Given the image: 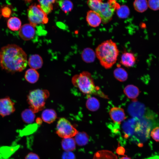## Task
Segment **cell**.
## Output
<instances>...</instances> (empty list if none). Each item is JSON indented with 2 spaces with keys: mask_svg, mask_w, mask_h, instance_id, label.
Here are the masks:
<instances>
[{
  "mask_svg": "<svg viewBox=\"0 0 159 159\" xmlns=\"http://www.w3.org/2000/svg\"><path fill=\"white\" fill-rule=\"evenodd\" d=\"M72 82L84 94H99L106 97L105 95L100 92L99 87L95 86L91 75L88 72L84 71L74 75L72 78Z\"/></svg>",
  "mask_w": 159,
  "mask_h": 159,
  "instance_id": "3",
  "label": "cell"
},
{
  "mask_svg": "<svg viewBox=\"0 0 159 159\" xmlns=\"http://www.w3.org/2000/svg\"><path fill=\"white\" fill-rule=\"evenodd\" d=\"M58 3L62 10L65 13L71 11L73 8V4L70 0H59Z\"/></svg>",
  "mask_w": 159,
  "mask_h": 159,
  "instance_id": "29",
  "label": "cell"
},
{
  "mask_svg": "<svg viewBox=\"0 0 159 159\" xmlns=\"http://www.w3.org/2000/svg\"><path fill=\"white\" fill-rule=\"evenodd\" d=\"M28 63L29 67L35 69L41 68L43 65V62L42 58L37 54H33L29 58Z\"/></svg>",
  "mask_w": 159,
  "mask_h": 159,
  "instance_id": "15",
  "label": "cell"
},
{
  "mask_svg": "<svg viewBox=\"0 0 159 159\" xmlns=\"http://www.w3.org/2000/svg\"><path fill=\"white\" fill-rule=\"evenodd\" d=\"M119 159H131L130 158L127 156L122 157Z\"/></svg>",
  "mask_w": 159,
  "mask_h": 159,
  "instance_id": "38",
  "label": "cell"
},
{
  "mask_svg": "<svg viewBox=\"0 0 159 159\" xmlns=\"http://www.w3.org/2000/svg\"><path fill=\"white\" fill-rule=\"evenodd\" d=\"M42 10L47 14L50 13L53 9L55 0H38Z\"/></svg>",
  "mask_w": 159,
  "mask_h": 159,
  "instance_id": "24",
  "label": "cell"
},
{
  "mask_svg": "<svg viewBox=\"0 0 159 159\" xmlns=\"http://www.w3.org/2000/svg\"><path fill=\"white\" fill-rule=\"evenodd\" d=\"M12 13V10L9 6H5L0 8V16L4 18L9 17Z\"/></svg>",
  "mask_w": 159,
  "mask_h": 159,
  "instance_id": "32",
  "label": "cell"
},
{
  "mask_svg": "<svg viewBox=\"0 0 159 159\" xmlns=\"http://www.w3.org/2000/svg\"><path fill=\"white\" fill-rule=\"evenodd\" d=\"M124 92L128 98L134 100L136 98L140 93L138 88L132 85L126 86L124 89Z\"/></svg>",
  "mask_w": 159,
  "mask_h": 159,
  "instance_id": "18",
  "label": "cell"
},
{
  "mask_svg": "<svg viewBox=\"0 0 159 159\" xmlns=\"http://www.w3.org/2000/svg\"><path fill=\"white\" fill-rule=\"evenodd\" d=\"M86 105L88 110L92 111H95L99 109L100 104L97 98L94 97H90L87 99Z\"/></svg>",
  "mask_w": 159,
  "mask_h": 159,
  "instance_id": "25",
  "label": "cell"
},
{
  "mask_svg": "<svg viewBox=\"0 0 159 159\" xmlns=\"http://www.w3.org/2000/svg\"><path fill=\"white\" fill-rule=\"evenodd\" d=\"M95 52L90 48L84 49L82 52L81 56L83 60L86 62H93L95 58Z\"/></svg>",
  "mask_w": 159,
  "mask_h": 159,
  "instance_id": "21",
  "label": "cell"
},
{
  "mask_svg": "<svg viewBox=\"0 0 159 159\" xmlns=\"http://www.w3.org/2000/svg\"><path fill=\"white\" fill-rule=\"evenodd\" d=\"M62 159H75L74 154L71 151H65L62 156Z\"/></svg>",
  "mask_w": 159,
  "mask_h": 159,
  "instance_id": "35",
  "label": "cell"
},
{
  "mask_svg": "<svg viewBox=\"0 0 159 159\" xmlns=\"http://www.w3.org/2000/svg\"><path fill=\"white\" fill-rule=\"evenodd\" d=\"M25 159H40L37 154L32 152L29 153L25 157Z\"/></svg>",
  "mask_w": 159,
  "mask_h": 159,
  "instance_id": "37",
  "label": "cell"
},
{
  "mask_svg": "<svg viewBox=\"0 0 159 159\" xmlns=\"http://www.w3.org/2000/svg\"><path fill=\"white\" fill-rule=\"evenodd\" d=\"M24 0V1L26 2H29L31 1L32 0Z\"/></svg>",
  "mask_w": 159,
  "mask_h": 159,
  "instance_id": "39",
  "label": "cell"
},
{
  "mask_svg": "<svg viewBox=\"0 0 159 159\" xmlns=\"http://www.w3.org/2000/svg\"><path fill=\"white\" fill-rule=\"evenodd\" d=\"M150 136L156 142H159V127L154 128L151 131Z\"/></svg>",
  "mask_w": 159,
  "mask_h": 159,
  "instance_id": "34",
  "label": "cell"
},
{
  "mask_svg": "<svg viewBox=\"0 0 159 159\" xmlns=\"http://www.w3.org/2000/svg\"><path fill=\"white\" fill-rule=\"evenodd\" d=\"M136 61V57L132 53L125 52L121 55V63L125 67H132L135 64Z\"/></svg>",
  "mask_w": 159,
  "mask_h": 159,
  "instance_id": "13",
  "label": "cell"
},
{
  "mask_svg": "<svg viewBox=\"0 0 159 159\" xmlns=\"http://www.w3.org/2000/svg\"><path fill=\"white\" fill-rule=\"evenodd\" d=\"M116 153L119 155H125V149L123 147L120 146L119 143L118 146L116 149Z\"/></svg>",
  "mask_w": 159,
  "mask_h": 159,
  "instance_id": "36",
  "label": "cell"
},
{
  "mask_svg": "<svg viewBox=\"0 0 159 159\" xmlns=\"http://www.w3.org/2000/svg\"><path fill=\"white\" fill-rule=\"evenodd\" d=\"M49 95V92L47 90L37 89L31 91L27 97L29 109L34 113L42 110Z\"/></svg>",
  "mask_w": 159,
  "mask_h": 159,
  "instance_id": "4",
  "label": "cell"
},
{
  "mask_svg": "<svg viewBox=\"0 0 159 159\" xmlns=\"http://www.w3.org/2000/svg\"><path fill=\"white\" fill-rule=\"evenodd\" d=\"M142 105L139 103L135 102L131 103L128 108L129 114L134 117H139L142 115L143 109Z\"/></svg>",
  "mask_w": 159,
  "mask_h": 159,
  "instance_id": "14",
  "label": "cell"
},
{
  "mask_svg": "<svg viewBox=\"0 0 159 159\" xmlns=\"http://www.w3.org/2000/svg\"><path fill=\"white\" fill-rule=\"evenodd\" d=\"M39 74L36 70L32 68L28 69L24 75L25 80L29 82L34 84L38 80Z\"/></svg>",
  "mask_w": 159,
  "mask_h": 159,
  "instance_id": "20",
  "label": "cell"
},
{
  "mask_svg": "<svg viewBox=\"0 0 159 159\" xmlns=\"http://www.w3.org/2000/svg\"><path fill=\"white\" fill-rule=\"evenodd\" d=\"M113 74L115 78L120 82L125 81L128 77L127 72L121 67H118L115 69L114 71Z\"/></svg>",
  "mask_w": 159,
  "mask_h": 159,
  "instance_id": "27",
  "label": "cell"
},
{
  "mask_svg": "<svg viewBox=\"0 0 159 159\" xmlns=\"http://www.w3.org/2000/svg\"><path fill=\"white\" fill-rule=\"evenodd\" d=\"M148 7L153 11L159 10V0H148Z\"/></svg>",
  "mask_w": 159,
  "mask_h": 159,
  "instance_id": "33",
  "label": "cell"
},
{
  "mask_svg": "<svg viewBox=\"0 0 159 159\" xmlns=\"http://www.w3.org/2000/svg\"><path fill=\"white\" fill-rule=\"evenodd\" d=\"M120 5L115 0H108L107 2H102L97 13L100 16L102 22L107 24L112 19L114 11Z\"/></svg>",
  "mask_w": 159,
  "mask_h": 159,
  "instance_id": "6",
  "label": "cell"
},
{
  "mask_svg": "<svg viewBox=\"0 0 159 159\" xmlns=\"http://www.w3.org/2000/svg\"><path fill=\"white\" fill-rule=\"evenodd\" d=\"M117 15L120 18L124 19L128 17L130 14V10L128 7L125 5L120 6L116 9Z\"/></svg>",
  "mask_w": 159,
  "mask_h": 159,
  "instance_id": "30",
  "label": "cell"
},
{
  "mask_svg": "<svg viewBox=\"0 0 159 159\" xmlns=\"http://www.w3.org/2000/svg\"><path fill=\"white\" fill-rule=\"evenodd\" d=\"M27 14L30 24L35 27L39 24H46L48 21L47 14L39 4H33L29 6Z\"/></svg>",
  "mask_w": 159,
  "mask_h": 159,
  "instance_id": "5",
  "label": "cell"
},
{
  "mask_svg": "<svg viewBox=\"0 0 159 159\" xmlns=\"http://www.w3.org/2000/svg\"><path fill=\"white\" fill-rule=\"evenodd\" d=\"M74 136L76 143L80 146L85 145L88 142L89 136L85 132H78Z\"/></svg>",
  "mask_w": 159,
  "mask_h": 159,
  "instance_id": "23",
  "label": "cell"
},
{
  "mask_svg": "<svg viewBox=\"0 0 159 159\" xmlns=\"http://www.w3.org/2000/svg\"><path fill=\"white\" fill-rule=\"evenodd\" d=\"M86 19L88 24L93 27H98L102 22L101 18L99 14L92 10L87 12Z\"/></svg>",
  "mask_w": 159,
  "mask_h": 159,
  "instance_id": "11",
  "label": "cell"
},
{
  "mask_svg": "<svg viewBox=\"0 0 159 159\" xmlns=\"http://www.w3.org/2000/svg\"><path fill=\"white\" fill-rule=\"evenodd\" d=\"M102 2V0H88L87 4L92 10L97 13Z\"/></svg>",
  "mask_w": 159,
  "mask_h": 159,
  "instance_id": "31",
  "label": "cell"
},
{
  "mask_svg": "<svg viewBox=\"0 0 159 159\" xmlns=\"http://www.w3.org/2000/svg\"><path fill=\"white\" fill-rule=\"evenodd\" d=\"M135 10L140 13L145 11L148 8L147 0H135L133 3Z\"/></svg>",
  "mask_w": 159,
  "mask_h": 159,
  "instance_id": "28",
  "label": "cell"
},
{
  "mask_svg": "<svg viewBox=\"0 0 159 159\" xmlns=\"http://www.w3.org/2000/svg\"><path fill=\"white\" fill-rule=\"evenodd\" d=\"M14 103L9 97L0 99V115L4 117L11 114L15 111Z\"/></svg>",
  "mask_w": 159,
  "mask_h": 159,
  "instance_id": "8",
  "label": "cell"
},
{
  "mask_svg": "<svg viewBox=\"0 0 159 159\" xmlns=\"http://www.w3.org/2000/svg\"><path fill=\"white\" fill-rule=\"evenodd\" d=\"M34 113L30 109H26L21 113L22 119L24 122L27 123H31L34 121L35 115Z\"/></svg>",
  "mask_w": 159,
  "mask_h": 159,
  "instance_id": "26",
  "label": "cell"
},
{
  "mask_svg": "<svg viewBox=\"0 0 159 159\" xmlns=\"http://www.w3.org/2000/svg\"><path fill=\"white\" fill-rule=\"evenodd\" d=\"M93 159H118L117 156L112 151L101 150L95 153Z\"/></svg>",
  "mask_w": 159,
  "mask_h": 159,
  "instance_id": "16",
  "label": "cell"
},
{
  "mask_svg": "<svg viewBox=\"0 0 159 159\" xmlns=\"http://www.w3.org/2000/svg\"><path fill=\"white\" fill-rule=\"evenodd\" d=\"M35 33L34 27L29 24L22 25L19 29V34L22 39L27 41L33 38Z\"/></svg>",
  "mask_w": 159,
  "mask_h": 159,
  "instance_id": "9",
  "label": "cell"
},
{
  "mask_svg": "<svg viewBox=\"0 0 159 159\" xmlns=\"http://www.w3.org/2000/svg\"><path fill=\"white\" fill-rule=\"evenodd\" d=\"M57 117L56 112L52 109H46L44 110L42 114L43 120L49 124L54 122Z\"/></svg>",
  "mask_w": 159,
  "mask_h": 159,
  "instance_id": "17",
  "label": "cell"
},
{
  "mask_svg": "<svg viewBox=\"0 0 159 159\" xmlns=\"http://www.w3.org/2000/svg\"><path fill=\"white\" fill-rule=\"evenodd\" d=\"M27 64V56L19 46L9 44L0 50V66L6 72L14 73L22 71Z\"/></svg>",
  "mask_w": 159,
  "mask_h": 159,
  "instance_id": "1",
  "label": "cell"
},
{
  "mask_svg": "<svg viewBox=\"0 0 159 159\" xmlns=\"http://www.w3.org/2000/svg\"><path fill=\"white\" fill-rule=\"evenodd\" d=\"M76 143L74 139L72 138H63L61 142L62 149L65 151H72L76 148Z\"/></svg>",
  "mask_w": 159,
  "mask_h": 159,
  "instance_id": "19",
  "label": "cell"
},
{
  "mask_svg": "<svg viewBox=\"0 0 159 159\" xmlns=\"http://www.w3.org/2000/svg\"><path fill=\"white\" fill-rule=\"evenodd\" d=\"M136 122L135 119H132L128 120L123 123L122 128L125 138H127L134 134Z\"/></svg>",
  "mask_w": 159,
  "mask_h": 159,
  "instance_id": "12",
  "label": "cell"
},
{
  "mask_svg": "<svg viewBox=\"0 0 159 159\" xmlns=\"http://www.w3.org/2000/svg\"><path fill=\"white\" fill-rule=\"evenodd\" d=\"M109 115L112 120L117 124L120 123L126 118L123 109L117 107L112 108L109 111Z\"/></svg>",
  "mask_w": 159,
  "mask_h": 159,
  "instance_id": "10",
  "label": "cell"
},
{
  "mask_svg": "<svg viewBox=\"0 0 159 159\" xmlns=\"http://www.w3.org/2000/svg\"><path fill=\"white\" fill-rule=\"evenodd\" d=\"M78 132L70 122L64 117L61 118L57 122L56 132L60 137L72 138Z\"/></svg>",
  "mask_w": 159,
  "mask_h": 159,
  "instance_id": "7",
  "label": "cell"
},
{
  "mask_svg": "<svg viewBox=\"0 0 159 159\" xmlns=\"http://www.w3.org/2000/svg\"><path fill=\"white\" fill-rule=\"evenodd\" d=\"M21 21L20 20L16 17H12L10 18L7 22L8 27L13 31H18L21 27Z\"/></svg>",
  "mask_w": 159,
  "mask_h": 159,
  "instance_id": "22",
  "label": "cell"
},
{
  "mask_svg": "<svg viewBox=\"0 0 159 159\" xmlns=\"http://www.w3.org/2000/svg\"><path fill=\"white\" fill-rule=\"evenodd\" d=\"M95 53L101 65L105 69H108L116 62L119 50L116 43L109 39L100 44L96 49Z\"/></svg>",
  "mask_w": 159,
  "mask_h": 159,
  "instance_id": "2",
  "label": "cell"
}]
</instances>
